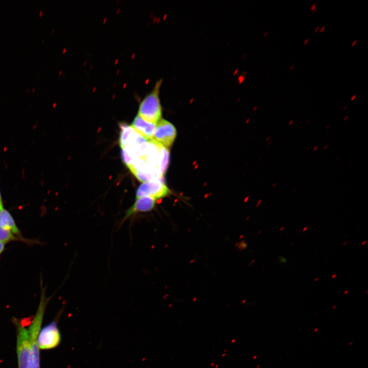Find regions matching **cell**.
<instances>
[{
    "mask_svg": "<svg viewBox=\"0 0 368 368\" xmlns=\"http://www.w3.org/2000/svg\"><path fill=\"white\" fill-rule=\"evenodd\" d=\"M160 158L158 171L162 177L166 172L169 162V151L167 148L159 144Z\"/></svg>",
    "mask_w": 368,
    "mask_h": 368,
    "instance_id": "obj_10",
    "label": "cell"
},
{
    "mask_svg": "<svg viewBox=\"0 0 368 368\" xmlns=\"http://www.w3.org/2000/svg\"><path fill=\"white\" fill-rule=\"evenodd\" d=\"M61 312L53 320L42 328L37 337V345L39 350H51L57 347L61 341V334L58 326L57 319Z\"/></svg>",
    "mask_w": 368,
    "mask_h": 368,
    "instance_id": "obj_4",
    "label": "cell"
},
{
    "mask_svg": "<svg viewBox=\"0 0 368 368\" xmlns=\"http://www.w3.org/2000/svg\"><path fill=\"white\" fill-rule=\"evenodd\" d=\"M176 136V130L174 126L169 121L161 119L156 123L152 141L168 148L172 145Z\"/></svg>",
    "mask_w": 368,
    "mask_h": 368,
    "instance_id": "obj_5",
    "label": "cell"
},
{
    "mask_svg": "<svg viewBox=\"0 0 368 368\" xmlns=\"http://www.w3.org/2000/svg\"><path fill=\"white\" fill-rule=\"evenodd\" d=\"M16 333V350L18 368H28L30 352V338L28 328L21 321L13 318Z\"/></svg>",
    "mask_w": 368,
    "mask_h": 368,
    "instance_id": "obj_3",
    "label": "cell"
},
{
    "mask_svg": "<svg viewBox=\"0 0 368 368\" xmlns=\"http://www.w3.org/2000/svg\"><path fill=\"white\" fill-rule=\"evenodd\" d=\"M40 284L41 295L39 305L32 321L28 328L30 338L28 368H40V350L37 345V337L41 329L45 309L50 300L46 295L45 288L43 287L42 281H40Z\"/></svg>",
    "mask_w": 368,
    "mask_h": 368,
    "instance_id": "obj_1",
    "label": "cell"
},
{
    "mask_svg": "<svg viewBox=\"0 0 368 368\" xmlns=\"http://www.w3.org/2000/svg\"><path fill=\"white\" fill-rule=\"evenodd\" d=\"M3 208H4V206H3V199H2V197L1 192L0 191V210H2Z\"/></svg>",
    "mask_w": 368,
    "mask_h": 368,
    "instance_id": "obj_15",
    "label": "cell"
},
{
    "mask_svg": "<svg viewBox=\"0 0 368 368\" xmlns=\"http://www.w3.org/2000/svg\"><path fill=\"white\" fill-rule=\"evenodd\" d=\"M162 79L156 82L152 90L140 103L138 116L144 120L156 124L162 119V108L159 98Z\"/></svg>",
    "mask_w": 368,
    "mask_h": 368,
    "instance_id": "obj_2",
    "label": "cell"
},
{
    "mask_svg": "<svg viewBox=\"0 0 368 368\" xmlns=\"http://www.w3.org/2000/svg\"><path fill=\"white\" fill-rule=\"evenodd\" d=\"M0 225L10 231L16 237L24 239L13 216L4 208L0 210Z\"/></svg>",
    "mask_w": 368,
    "mask_h": 368,
    "instance_id": "obj_9",
    "label": "cell"
},
{
    "mask_svg": "<svg viewBox=\"0 0 368 368\" xmlns=\"http://www.w3.org/2000/svg\"><path fill=\"white\" fill-rule=\"evenodd\" d=\"M122 156L123 162L127 167L130 165L134 160L133 157L125 149H122Z\"/></svg>",
    "mask_w": 368,
    "mask_h": 368,
    "instance_id": "obj_13",
    "label": "cell"
},
{
    "mask_svg": "<svg viewBox=\"0 0 368 368\" xmlns=\"http://www.w3.org/2000/svg\"><path fill=\"white\" fill-rule=\"evenodd\" d=\"M156 124L148 122L137 115L134 119L131 126L147 140H152L155 129Z\"/></svg>",
    "mask_w": 368,
    "mask_h": 368,
    "instance_id": "obj_8",
    "label": "cell"
},
{
    "mask_svg": "<svg viewBox=\"0 0 368 368\" xmlns=\"http://www.w3.org/2000/svg\"><path fill=\"white\" fill-rule=\"evenodd\" d=\"M170 193L168 187L159 179L143 182L138 188L136 198L150 197L156 200L167 196Z\"/></svg>",
    "mask_w": 368,
    "mask_h": 368,
    "instance_id": "obj_6",
    "label": "cell"
},
{
    "mask_svg": "<svg viewBox=\"0 0 368 368\" xmlns=\"http://www.w3.org/2000/svg\"><path fill=\"white\" fill-rule=\"evenodd\" d=\"M5 244H6L0 241V255L3 253V252L5 250Z\"/></svg>",
    "mask_w": 368,
    "mask_h": 368,
    "instance_id": "obj_14",
    "label": "cell"
},
{
    "mask_svg": "<svg viewBox=\"0 0 368 368\" xmlns=\"http://www.w3.org/2000/svg\"><path fill=\"white\" fill-rule=\"evenodd\" d=\"M156 201L155 199L148 196L136 198L134 204L126 212L122 223L135 214L152 211L155 207Z\"/></svg>",
    "mask_w": 368,
    "mask_h": 368,
    "instance_id": "obj_7",
    "label": "cell"
},
{
    "mask_svg": "<svg viewBox=\"0 0 368 368\" xmlns=\"http://www.w3.org/2000/svg\"><path fill=\"white\" fill-rule=\"evenodd\" d=\"M16 240L25 241V239H21L16 237L10 231L0 225V241L6 244L8 242Z\"/></svg>",
    "mask_w": 368,
    "mask_h": 368,
    "instance_id": "obj_12",
    "label": "cell"
},
{
    "mask_svg": "<svg viewBox=\"0 0 368 368\" xmlns=\"http://www.w3.org/2000/svg\"><path fill=\"white\" fill-rule=\"evenodd\" d=\"M120 127L121 131L119 137V144L121 148L123 149L125 147L128 137L134 129L131 126L124 123L120 124Z\"/></svg>",
    "mask_w": 368,
    "mask_h": 368,
    "instance_id": "obj_11",
    "label": "cell"
}]
</instances>
